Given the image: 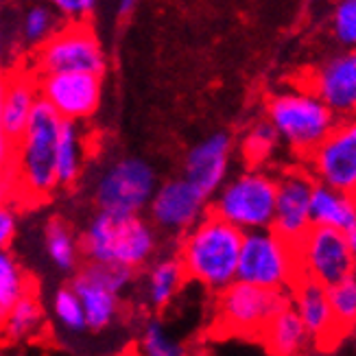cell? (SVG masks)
<instances>
[{
	"instance_id": "cell-4",
	"label": "cell",
	"mask_w": 356,
	"mask_h": 356,
	"mask_svg": "<svg viewBox=\"0 0 356 356\" xmlns=\"http://www.w3.org/2000/svg\"><path fill=\"white\" fill-rule=\"evenodd\" d=\"M267 120L280 143L306 158L337 125L339 116L311 86L286 88L267 101Z\"/></svg>"
},
{
	"instance_id": "cell-9",
	"label": "cell",
	"mask_w": 356,
	"mask_h": 356,
	"mask_svg": "<svg viewBox=\"0 0 356 356\" xmlns=\"http://www.w3.org/2000/svg\"><path fill=\"white\" fill-rule=\"evenodd\" d=\"M40 101L53 107L61 120L83 122L101 107L103 74L88 70H51L38 76Z\"/></svg>"
},
{
	"instance_id": "cell-20",
	"label": "cell",
	"mask_w": 356,
	"mask_h": 356,
	"mask_svg": "<svg viewBox=\"0 0 356 356\" xmlns=\"http://www.w3.org/2000/svg\"><path fill=\"white\" fill-rule=\"evenodd\" d=\"M311 221L313 225L350 234L352 229H356V195L315 181L311 197Z\"/></svg>"
},
{
	"instance_id": "cell-33",
	"label": "cell",
	"mask_w": 356,
	"mask_h": 356,
	"mask_svg": "<svg viewBox=\"0 0 356 356\" xmlns=\"http://www.w3.org/2000/svg\"><path fill=\"white\" fill-rule=\"evenodd\" d=\"M66 24H86L97 11L99 0H44Z\"/></svg>"
},
{
	"instance_id": "cell-11",
	"label": "cell",
	"mask_w": 356,
	"mask_h": 356,
	"mask_svg": "<svg viewBox=\"0 0 356 356\" xmlns=\"http://www.w3.org/2000/svg\"><path fill=\"white\" fill-rule=\"evenodd\" d=\"M306 160L315 181L356 195V114L339 118Z\"/></svg>"
},
{
	"instance_id": "cell-19",
	"label": "cell",
	"mask_w": 356,
	"mask_h": 356,
	"mask_svg": "<svg viewBox=\"0 0 356 356\" xmlns=\"http://www.w3.org/2000/svg\"><path fill=\"white\" fill-rule=\"evenodd\" d=\"M258 339L271 354L280 356L304 354L306 350L313 348V339L308 334L300 315L296 313V308L291 306V302L267 321V326L262 328Z\"/></svg>"
},
{
	"instance_id": "cell-27",
	"label": "cell",
	"mask_w": 356,
	"mask_h": 356,
	"mask_svg": "<svg viewBox=\"0 0 356 356\" xmlns=\"http://www.w3.org/2000/svg\"><path fill=\"white\" fill-rule=\"evenodd\" d=\"M280 147V136L275 134L273 125L267 120H256L254 125L245 131L241 140V153L250 166H262L273 158V153Z\"/></svg>"
},
{
	"instance_id": "cell-34",
	"label": "cell",
	"mask_w": 356,
	"mask_h": 356,
	"mask_svg": "<svg viewBox=\"0 0 356 356\" xmlns=\"http://www.w3.org/2000/svg\"><path fill=\"white\" fill-rule=\"evenodd\" d=\"M18 234V214L9 201H0V252L9 250Z\"/></svg>"
},
{
	"instance_id": "cell-18",
	"label": "cell",
	"mask_w": 356,
	"mask_h": 356,
	"mask_svg": "<svg viewBox=\"0 0 356 356\" xmlns=\"http://www.w3.org/2000/svg\"><path fill=\"white\" fill-rule=\"evenodd\" d=\"M72 289L81 300L86 313V326L90 330H105L116 321L120 313V293L101 282L97 275H92L86 267L74 275Z\"/></svg>"
},
{
	"instance_id": "cell-2",
	"label": "cell",
	"mask_w": 356,
	"mask_h": 356,
	"mask_svg": "<svg viewBox=\"0 0 356 356\" xmlns=\"http://www.w3.org/2000/svg\"><path fill=\"white\" fill-rule=\"evenodd\" d=\"M79 238L88 262H105L131 271L147 267L158 252V229L143 214L99 210Z\"/></svg>"
},
{
	"instance_id": "cell-10",
	"label": "cell",
	"mask_w": 356,
	"mask_h": 356,
	"mask_svg": "<svg viewBox=\"0 0 356 356\" xmlns=\"http://www.w3.org/2000/svg\"><path fill=\"white\" fill-rule=\"evenodd\" d=\"M300 275L321 284H334L356 271V260L350 250L348 234L330 227L311 225L296 243Z\"/></svg>"
},
{
	"instance_id": "cell-8",
	"label": "cell",
	"mask_w": 356,
	"mask_h": 356,
	"mask_svg": "<svg viewBox=\"0 0 356 356\" xmlns=\"http://www.w3.org/2000/svg\"><path fill=\"white\" fill-rule=\"evenodd\" d=\"M289 302V291L265 289L234 280L229 286L219 291L216 323L227 334L260 337L267 321Z\"/></svg>"
},
{
	"instance_id": "cell-36",
	"label": "cell",
	"mask_w": 356,
	"mask_h": 356,
	"mask_svg": "<svg viewBox=\"0 0 356 356\" xmlns=\"http://www.w3.org/2000/svg\"><path fill=\"white\" fill-rule=\"evenodd\" d=\"M138 3H140V0H118V15H120V18L129 15L138 7Z\"/></svg>"
},
{
	"instance_id": "cell-23",
	"label": "cell",
	"mask_w": 356,
	"mask_h": 356,
	"mask_svg": "<svg viewBox=\"0 0 356 356\" xmlns=\"http://www.w3.org/2000/svg\"><path fill=\"white\" fill-rule=\"evenodd\" d=\"M186 282V271L177 256H162L149 262L145 275V300L153 311L171 306Z\"/></svg>"
},
{
	"instance_id": "cell-38",
	"label": "cell",
	"mask_w": 356,
	"mask_h": 356,
	"mask_svg": "<svg viewBox=\"0 0 356 356\" xmlns=\"http://www.w3.org/2000/svg\"><path fill=\"white\" fill-rule=\"evenodd\" d=\"M0 74H3V61H0Z\"/></svg>"
},
{
	"instance_id": "cell-1",
	"label": "cell",
	"mask_w": 356,
	"mask_h": 356,
	"mask_svg": "<svg viewBox=\"0 0 356 356\" xmlns=\"http://www.w3.org/2000/svg\"><path fill=\"white\" fill-rule=\"evenodd\" d=\"M243 232L216 214H204L181 234L177 258L186 277L219 293L236 280Z\"/></svg>"
},
{
	"instance_id": "cell-31",
	"label": "cell",
	"mask_w": 356,
	"mask_h": 356,
	"mask_svg": "<svg viewBox=\"0 0 356 356\" xmlns=\"http://www.w3.org/2000/svg\"><path fill=\"white\" fill-rule=\"evenodd\" d=\"M330 35L339 49H356V0H334Z\"/></svg>"
},
{
	"instance_id": "cell-17",
	"label": "cell",
	"mask_w": 356,
	"mask_h": 356,
	"mask_svg": "<svg viewBox=\"0 0 356 356\" xmlns=\"http://www.w3.org/2000/svg\"><path fill=\"white\" fill-rule=\"evenodd\" d=\"M289 300L300 319L304 321L308 334L313 339V346L330 348L341 339V332H339L332 317L326 284L300 275L289 291Z\"/></svg>"
},
{
	"instance_id": "cell-37",
	"label": "cell",
	"mask_w": 356,
	"mask_h": 356,
	"mask_svg": "<svg viewBox=\"0 0 356 356\" xmlns=\"http://www.w3.org/2000/svg\"><path fill=\"white\" fill-rule=\"evenodd\" d=\"M3 44H5V38H3V31H0V53H3Z\"/></svg>"
},
{
	"instance_id": "cell-35",
	"label": "cell",
	"mask_w": 356,
	"mask_h": 356,
	"mask_svg": "<svg viewBox=\"0 0 356 356\" xmlns=\"http://www.w3.org/2000/svg\"><path fill=\"white\" fill-rule=\"evenodd\" d=\"M3 97H5V74H0V166L13 168V140L3 125Z\"/></svg>"
},
{
	"instance_id": "cell-5",
	"label": "cell",
	"mask_w": 356,
	"mask_h": 356,
	"mask_svg": "<svg viewBox=\"0 0 356 356\" xmlns=\"http://www.w3.org/2000/svg\"><path fill=\"white\" fill-rule=\"evenodd\" d=\"M275 188L277 177L273 173L262 166H250L221 184L210 199V212L241 232L271 227Z\"/></svg>"
},
{
	"instance_id": "cell-25",
	"label": "cell",
	"mask_w": 356,
	"mask_h": 356,
	"mask_svg": "<svg viewBox=\"0 0 356 356\" xmlns=\"http://www.w3.org/2000/svg\"><path fill=\"white\" fill-rule=\"evenodd\" d=\"M44 252L61 273H72L83 258L81 238L64 219H49L44 225Z\"/></svg>"
},
{
	"instance_id": "cell-24",
	"label": "cell",
	"mask_w": 356,
	"mask_h": 356,
	"mask_svg": "<svg viewBox=\"0 0 356 356\" xmlns=\"http://www.w3.org/2000/svg\"><path fill=\"white\" fill-rule=\"evenodd\" d=\"M42 328H44V308L33 289H31L7 311L3 326H0V339L5 343H26L38 339Z\"/></svg>"
},
{
	"instance_id": "cell-28",
	"label": "cell",
	"mask_w": 356,
	"mask_h": 356,
	"mask_svg": "<svg viewBox=\"0 0 356 356\" xmlns=\"http://www.w3.org/2000/svg\"><path fill=\"white\" fill-rule=\"evenodd\" d=\"M57 29H59V15L46 3H35L22 13L20 40L29 49H40Z\"/></svg>"
},
{
	"instance_id": "cell-29",
	"label": "cell",
	"mask_w": 356,
	"mask_h": 356,
	"mask_svg": "<svg viewBox=\"0 0 356 356\" xmlns=\"http://www.w3.org/2000/svg\"><path fill=\"white\" fill-rule=\"evenodd\" d=\"M328 300L341 337L352 332L356 328V271L328 286Z\"/></svg>"
},
{
	"instance_id": "cell-15",
	"label": "cell",
	"mask_w": 356,
	"mask_h": 356,
	"mask_svg": "<svg viewBox=\"0 0 356 356\" xmlns=\"http://www.w3.org/2000/svg\"><path fill=\"white\" fill-rule=\"evenodd\" d=\"M232 156H234L232 136L225 131H214L188 149L184 158V177L212 199V195L229 177Z\"/></svg>"
},
{
	"instance_id": "cell-16",
	"label": "cell",
	"mask_w": 356,
	"mask_h": 356,
	"mask_svg": "<svg viewBox=\"0 0 356 356\" xmlns=\"http://www.w3.org/2000/svg\"><path fill=\"white\" fill-rule=\"evenodd\" d=\"M317 95L339 116L356 114V49H341L323 59L308 76Z\"/></svg>"
},
{
	"instance_id": "cell-12",
	"label": "cell",
	"mask_w": 356,
	"mask_h": 356,
	"mask_svg": "<svg viewBox=\"0 0 356 356\" xmlns=\"http://www.w3.org/2000/svg\"><path fill=\"white\" fill-rule=\"evenodd\" d=\"M40 72L51 70H88L103 74L107 57L97 33L86 24H66L40 46Z\"/></svg>"
},
{
	"instance_id": "cell-14",
	"label": "cell",
	"mask_w": 356,
	"mask_h": 356,
	"mask_svg": "<svg viewBox=\"0 0 356 356\" xmlns=\"http://www.w3.org/2000/svg\"><path fill=\"white\" fill-rule=\"evenodd\" d=\"M315 188V177L308 173V168H289L277 177L275 188V210L271 227L289 238L291 243H298L311 221V197Z\"/></svg>"
},
{
	"instance_id": "cell-21",
	"label": "cell",
	"mask_w": 356,
	"mask_h": 356,
	"mask_svg": "<svg viewBox=\"0 0 356 356\" xmlns=\"http://www.w3.org/2000/svg\"><path fill=\"white\" fill-rule=\"evenodd\" d=\"M40 101L38 79L31 74H9L5 76L3 97V125L11 140L15 143L24 131L26 122Z\"/></svg>"
},
{
	"instance_id": "cell-32",
	"label": "cell",
	"mask_w": 356,
	"mask_h": 356,
	"mask_svg": "<svg viewBox=\"0 0 356 356\" xmlns=\"http://www.w3.org/2000/svg\"><path fill=\"white\" fill-rule=\"evenodd\" d=\"M140 352L145 356H181L186 354L184 346L175 339H171L168 330L164 328V323L158 319H151L143 334H140V343H138Z\"/></svg>"
},
{
	"instance_id": "cell-26",
	"label": "cell",
	"mask_w": 356,
	"mask_h": 356,
	"mask_svg": "<svg viewBox=\"0 0 356 356\" xmlns=\"http://www.w3.org/2000/svg\"><path fill=\"white\" fill-rule=\"evenodd\" d=\"M31 289L33 286H31V280L26 277L18 258L9 250L0 252V326H3L9 308Z\"/></svg>"
},
{
	"instance_id": "cell-22",
	"label": "cell",
	"mask_w": 356,
	"mask_h": 356,
	"mask_svg": "<svg viewBox=\"0 0 356 356\" xmlns=\"http://www.w3.org/2000/svg\"><path fill=\"white\" fill-rule=\"evenodd\" d=\"M86 166V136L79 122L61 120L55 147V175L59 188H72Z\"/></svg>"
},
{
	"instance_id": "cell-7",
	"label": "cell",
	"mask_w": 356,
	"mask_h": 356,
	"mask_svg": "<svg viewBox=\"0 0 356 356\" xmlns=\"http://www.w3.org/2000/svg\"><path fill=\"white\" fill-rule=\"evenodd\" d=\"M156 188V168L138 156H125L107 164L97 175L95 204L101 212L143 214Z\"/></svg>"
},
{
	"instance_id": "cell-6",
	"label": "cell",
	"mask_w": 356,
	"mask_h": 356,
	"mask_svg": "<svg viewBox=\"0 0 356 356\" xmlns=\"http://www.w3.org/2000/svg\"><path fill=\"white\" fill-rule=\"evenodd\" d=\"M300 277L296 243L273 227L243 232L236 280L265 289L291 291Z\"/></svg>"
},
{
	"instance_id": "cell-30",
	"label": "cell",
	"mask_w": 356,
	"mask_h": 356,
	"mask_svg": "<svg viewBox=\"0 0 356 356\" xmlns=\"http://www.w3.org/2000/svg\"><path fill=\"white\" fill-rule=\"evenodd\" d=\"M53 317L59 323V328L66 332H83L88 330L86 326V313L81 300L76 296V291L70 286H61L55 291L53 296Z\"/></svg>"
},
{
	"instance_id": "cell-13",
	"label": "cell",
	"mask_w": 356,
	"mask_h": 356,
	"mask_svg": "<svg viewBox=\"0 0 356 356\" xmlns=\"http://www.w3.org/2000/svg\"><path fill=\"white\" fill-rule=\"evenodd\" d=\"M210 199L181 177L158 184L147 206L149 221L164 234H184L208 212Z\"/></svg>"
},
{
	"instance_id": "cell-3",
	"label": "cell",
	"mask_w": 356,
	"mask_h": 356,
	"mask_svg": "<svg viewBox=\"0 0 356 356\" xmlns=\"http://www.w3.org/2000/svg\"><path fill=\"white\" fill-rule=\"evenodd\" d=\"M61 118L51 105L38 101L24 131L13 145V175L18 195L33 204L49 199L59 186L55 175V147Z\"/></svg>"
}]
</instances>
